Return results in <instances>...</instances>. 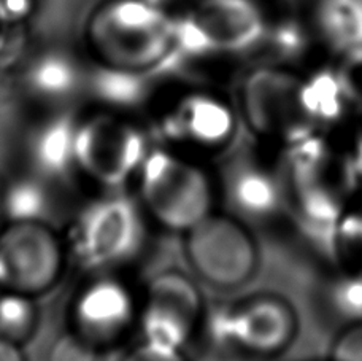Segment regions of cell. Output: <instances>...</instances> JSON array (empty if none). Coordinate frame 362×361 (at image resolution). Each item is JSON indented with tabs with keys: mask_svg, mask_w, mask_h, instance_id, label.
I'll return each instance as SVG.
<instances>
[{
	"mask_svg": "<svg viewBox=\"0 0 362 361\" xmlns=\"http://www.w3.org/2000/svg\"><path fill=\"white\" fill-rule=\"evenodd\" d=\"M332 135L344 148L362 182V108L354 112Z\"/></svg>",
	"mask_w": 362,
	"mask_h": 361,
	"instance_id": "obj_16",
	"label": "cell"
},
{
	"mask_svg": "<svg viewBox=\"0 0 362 361\" xmlns=\"http://www.w3.org/2000/svg\"><path fill=\"white\" fill-rule=\"evenodd\" d=\"M327 361H362V323L337 330Z\"/></svg>",
	"mask_w": 362,
	"mask_h": 361,
	"instance_id": "obj_17",
	"label": "cell"
},
{
	"mask_svg": "<svg viewBox=\"0 0 362 361\" xmlns=\"http://www.w3.org/2000/svg\"><path fill=\"white\" fill-rule=\"evenodd\" d=\"M64 248L59 237L37 220H15L0 231V290L28 294L48 292L61 277Z\"/></svg>",
	"mask_w": 362,
	"mask_h": 361,
	"instance_id": "obj_7",
	"label": "cell"
},
{
	"mask_svg": "<svg viewBox=\"0 0 362 361\" xmlns=\"http://www.w3.org/2000/svg\"><path fill=\"white\" fill-rule=\"evenodd\" d=\"M146 212L126 197L99 199L78 217L72 245L85 266L107 270L141 253L146 242Z\"/></svg>",
	"mask_w": 362,
	"mask_h": 361,
	"instance_id": "obj_6",
	"label": "cell"
},
{
	"mask_svg": "<svg viewBox=\"0 0 362 361\" xmlns=\"http://www.w3.org/2000/svg\"><path fill=\"white\" fill-rule=\"evenodd\" d=\"M267 32V18L255 0H204L191 28L194 48L224 57L262 48Z\"/></svg>",
	"mask_w": 362,
	"mask_h": 361,
	"instance_id": "obj_10",
	"label": "cell"
},
{
	"mask_svg": "<svg viewBox=\"0 0 362 361\" xmlns=\"http://www.w3.org/2000/svg\"><path fill=\"white\" fill-rule=\"evenodd\" d=\"M95 353V349L72 334L56 344L49 355V361H94Z\"/></svg>",
	"mask_w": 362,
	"mask_h": 361,
	"instance_id": "obj_19",
	"label": "cell"
},
{
	"mask_svg": "<svg viewBox=\"0 0 362 361\" xmlns=\"http://www.w3.org/2000/svg\"><path fill=\"white\" fill-rule=\"evenodd\" d=\"M139 202L159 227L185 234L218 210V180L197 158L153 150L140 164Z\"/></svg>",
	"mask_w": 362,
	"mask_h": 361,
	"instance_id": "obj_3",
	"label": "cell"
},
{
	"mask_svg": "<svg viewBox=\"0 0 362 361\" xmlns=\"http://www.w3.org/2000/svg\"><path fill=\"white\" fill-rule=\"evenodd\" d=\"M170 122L177 151L202 159L230 150L240 117L228 96L215 88H199L181 98Z\"/></svg>",
	"mask_w": 362,
	"mask_h": 361,
	"instance_id": "obj_9",
	"label": "cell"
},
{
	"mask_svg": "<svg viewBox=\"0 0 362 361\" xmlns=\"http://www.w3.org/2000/svg\"><path fill=\"white\" fill-rule=\"evenodd\" d=\"M37 319L32 296L13 292L0 293V339L21 347L34 334Z\"/></svg>",
	"mask_w": 362,
	"mask_h": 361,
	"instance_id": "obj_14",
	"label": "cell"
},
{
	"mask_svg": "<svg viewBox=\"0 0 362 361\" xmlns=\"http://www.w3.org/2000/svg\"><path fill=\"white\" fill-rule=\"evenodd\" d=\"M335 264L362 266V191L341 214L335 228Z\"/></svg>",
	"mask_w": 362,
	"mask_h": 361,
	"instance_id": "obj_15",
	"label": "cell"
},
{
	"mask_svg": "<svg viewBox=\"0 0 362 361\" xmlns=\"http://www.w3.org/2000/svg\"><path fill=\"white\" fill-rule=\"evenodd\" d=\"M185 255L199 280L226 292L253 280L261 263L251 228L229 212L219 210L186 231Z\"/></svg>",
	"mask_w": 362,
	"mask_h": 361,
	"instance_id": "obj_4",
	"label": "cell"
},
{
	"mask_svg": "<svg viewBox=\"0 0 362 361\" xmlns=\"http://www.w3.org/2000/svg\"><path fill=\"white\" fill-rule=\"evenodd\" d=\"M122 361H189L186 350L175 349V347L141 340L132 350L126 353Z\"/></svg>",
	"mask_w": 362,
	"mask_h": 361,
	"instance_id": "obj_18",
	"label": "cell"
},
{
	"mask_svg": "<svg viewBox=\"0 0 362 361\" xmlns=\"http://www.w3.org/2000/svg\"><path fill=\"white\" fill-rule=\"evenodd\" d=\"M257 142V140H256ZM234 150L216 173L219 202L228 212L251 224H280L286 215L288 193L274 147Z\"/></svg>",
	"mask_w": 362,
	"mask_h": 361,
	"instance_id": "obj_5",
	"label": "cell"
},
{
	"mask_svg": "<svg viewBox=\"0 0 362 361\" xmlns=\"http://www.w3.org/2000/svg\"><path fill=\"white\" fill-rule=\"evenodd\" d=\"M315 29L335 56L362 50V0H320Z\"/></svg>",
	"mask_w": 362,
	"mask_h": 361,
	"instance_id": "obj_13",
	"label": "cell"
},
{
	"mask_svg": "<svg viewBox=\"0 0 362 361\" xmlns=\"http://www.w3.org/2000/svg\"><path fill=\"white\" fill-rule=\"evenodd\" d=\"M315 307L326 325L362 323V266L334 264L315 292Z\"/></svg>",
	"mask_w": 362,
	"mask_h": 361,
	"instance_id": "obj_12",
	"label": "cell"
},
{
	"mask_svg": "<svg viewBox=\"0 0 362 361\" xmlns=\"http://www.w3.org/2000/svg\"><path fill=\"white\" fill-rule=\"evenodd\" d=\"M297 333L299 317L286 298L255 293L230 304L206 306L196 340L226 358L269 361L286 352Z\"/></svg>",
	"mask_w": 362,
	"mask_h": 361,
	"instance_id": "obj_2",
	"label": "cell"
},
{
	"mask_svg": "<svg viewBox=\"0 0 362 361\" xmlns=\"http://www.w3.org/2000/svg\"><path fill=\"white\" fill-rule=\"evenodd\" d=\"M137 319L139 304L131 292L112 275H97L76 294L72 334L99 350L118 343Z\"/></svg>",
	"mask_w": 362,
	"mask_h": 361,
	"instance_id": "obj_11",
	"label": "cell"
},
{
	"mask_svg": "<svg viewBox=\"0 0 362 361\" xmlns=\"http://www.w3.org/2000/svg\"><path fill=\"white\" fill-rule=\"evenodd\" d=\"M235 105L255 140L276 148L332 134L353 115L334 64H256L240 76Z\"/></svg>",
	"mask_w": 362,
	"mask_h": 361,
	"instance_id": "obj_1",
	"label": "cell"
},
{
	"mask_svg": "<svg viewBox=\"0 0 362 361\" xmlns=\"http://www.w3.org/2000/svg\"><path fill=\"white\" fill-rule=\"evenodd\" d=\"M206 304L191 277L169 270L154 277L139 304L137 325L144 340L186 350L196 340Z\"/></svg>",
	"mask_w": 362,
	"mask_h": 361,
	"instance_id": "obj_8",
	"label": "cell"
},
{
	"mask_svg": "<svg viewBox=\"0 0 362 361\" xmlns=\"http://www.w3.org/2000/svg\"><path fill=\"white\" fill-rule=\"evenodd\" d=\"M0 361H25L21 347L0 339Z\"/></svg>",
	"mask_w": 362,
	"mask_h": 361,
	"instance_id": "obj_20",
	"label": "cell"
}]
</instances>
